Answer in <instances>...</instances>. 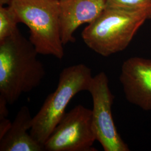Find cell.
Masks as SVG:
<instances>
[{"label":"cell","instance_id":"ba28073f","mask_svg":"<svg viewBox=\"0 0 151 151\" xmlns=\"http://www.w3.org/2000/svg\"><path fill=\"white\" fill-rule=\"evenodd\" d=\"M107 0H59L60 36L64 45L75 42L74 33L94 21L106 7Z\"/></svg>","mask_w":151,"mask_h":151},{"label":"cell","instance_id":"7c38bea8","mask_svg":"<svg viewBox=\"0 0 151 151\" xmlns=\"http://www.w3.org/2000/svg\"><path fill=\"white\" fill-rule=\"evenodd\" d=\"M13 0H0V6L7 5H10Z\"/></svg>","mask_w":151,"mask_h":151},{"label":"cell","instance_id":"6da1fadb","mask_svg":"<svg viewBox=\"0 0 151 151\" xmlns=\"http://www.w3.org/2000/svg\"><path fill=\"white\" fill-rule=\"evenodd\" d=\"M38 54L19 30L0 42V96L9 105L42 83L45 70Z\"/></svg>","mask_w":151,"mask_h":151},{"label":"cell","instance_id":"9c48e42d","mask_svg":"<svg viewBox=\"0 0 151 151\" xmlns=\"http://www.w3.org/2000/svg\"><path fill=\"white\" fill-rule=\"evenodd\" d=\"M32 120L29 108H21L10 128L0 138V151H44L43 146L27 132L32 128Z\"/></svg>","mask_w":151,"mask_h":151},{"label":"cell","instance_id":"8fae6325","mask_svg":"<svg viewBox=\"0 0 151 151\" xmlns=\"http://www.w3.org/2000/svg\"><path fill=\"white\" fill-rule=\"evenodd\" d=\"M106 7L130 10L151 9V0H107Z\"/></svg>","mask_w":151,"mask_h":151},{"label":"cell","instance_id":"52a82bcc","mask_svg":"<svg viewBox=\"0 0 151 151\" xmlns=\"http://www.w3.org/2000/svg\"><path fill=\"white\" fill-rule=\"evenodd\" d=\"M119 80L129 103L151 111V60L135 57L125 60Z\"/></svg>","mask_w":151,"mask_h":151},{"label":"cell","instance_id":"30bf717a","mask_svg":"<svg viewBox=\"0 0 151 151\" xmlns=\"http://www.w3.org/2000/svg\"><path fill=\"white\" fill-rule=\"evenodd\" d=\"M19 23L18 16L11 6H0V42L15 33Z\"/></svg>","mask_w":151,"mask_h":151},{"label":"cell","instance_id":"277c9868","mask_svg":"<svg viewBox=\"0 0 151 151\" xmlns=\"http://www.w3.org/2000/svg\"><path fill=\"white\" fill-rule=\"evenodd\" d=\"M30 31L39 54L61 60L65 52L60 30L59 0H13L10 5Z\"/></svg>","mask_w":151,"mask_h":151},{"label":"cell","instance_id":"8992f818","mask_svg":"<svg viewBox=\"0 0 151 151\" xmlns=\"http://www.w3.org/2000/svg\"><path fill=\"white\" fill-rule=\"evenodd\" d=\"M91 95L92 124L97 140L105 151H129L114 121L111 108L115 96L104 72L93 76L88 91Z\"/></svg>","mask_w":151,"mask_h":151},{"label":"cell","instance_id":"7a4b0ae2","mask_svg":"<svg viewBox=\"0 0 151 151\" xmlns=\"http://www.w3.org/2000/svg\"><path fill=\"white\" fill-rule=\"evenodd\" d=\"M151 19V8L130 10L106 7L81 36L89 48L108 57L127 48L139 29Z\"/></svg>","mask_w":151,"mask_h":151},{"label":"cell","instance_id":"3957f363","mask_svg":"<svg viewBox=\"0 0 151 151\" xmlns=\"http://www.w3.org/2000/svg\"><path fill=\"white\" fill-rule=\"evenodd\" d=\"M92 77L91 70L82 63L65 67L60 72L56 89L32 117L30 133L41 145L44 147L64 116L72 98L80 92L88 91Z\"/></svg>","mask_w":151,"mask_h":151},{"label":"cell","instance_id":"5b68a950","mask_svg":"<svg viewBox=\"0 0 151 151\" xmlns=\"http://www.w3.org/2000/svg\"><path fill=\"white\" fill-rule=\"evenodd\" d=\"M92 110L82 105L65 113L45 142L47 151H96Z\"/></svg>","mask_w":151,"mask_h":151}]
</instances>
